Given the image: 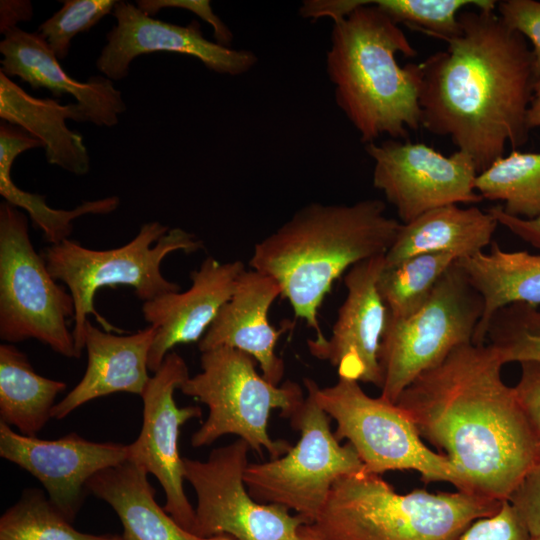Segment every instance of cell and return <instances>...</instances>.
I'll return each mask as SVG.
<instances>
[{"label":"cell","mask_w":540,"mask_h":540,"mask_svg":"<svg viewBox=\"0 0 540 540\" xmlns=\"http://www.w3.org/2000/svg\"><path fill=\"white\" fill-rule=\"evenodd\" d=\"M488 343H468L420 374L397 404L455 466L464 492L507 501L540 457V442Z\"/></svg>","instance_id":"obj_1"},{"label":"cell","mask_w":540,"mask_h":540,"mask_svg":"<svg viewBox=\"0 0 540 540\" xmlns=\"http://www.w3.org/2000/svg\"><path fill=\"white\" fill-rule=\"evenodd\" d=\"M495 10H465L448 46L419 63L421 126L449 136L478 173L528 141L526 115L537 79L526 39Z\"/></svg>","instance_id":"obj_2"},{"label":"cell","mask_w":540,"mask_h":540,"mask_svg":"<svg viewBox=\"0 0 540 540\" xmlns=\"http://www.w3.org/2000/svg\"><path fill=\"white\" fill-rule=\"evenodd\" d=\"M385 211L377 199L308 204L255 244L249 265L275 279L294 315L322 338L319 309L333 283L355 264L385 255L398 235L402 223Z\"/></svg>","instance_id":"obj_3"},{"label":"cell","mask_w":540,"mask_h":540,"mask_svg":"<svg viewBox=\"0 0 540 540\" xmlns=\"http://www.w3.org/2000/svg\"><path fill=\"white\" fill-rule=\"evenodd\" d=\"M398 53L417 54L399 24L372 1L334 21L327 73L339 108L365 144L384 134L405 138L421 126V68L400 66Z\"/></svg>","instance_id":"obj_4"},{"label":"cell","mask_w":540,"mask_h":540,"mask_svg":"<svg viewBox=\"0 0 540 540\" xmlns=\"http://www.w3.org/2000/svg\"><path fill=\"white\" fill-rule=\"evenodd\" d=\"M503 501L461 491L400 494L380 475L359 472L336 480L308 527L321 540H459Z\"/></svg>","instance_id":"obj_5"},{"label":"cell","mask_w":540,"mask_h":540,"mask_svg":"<svg viewBox=\"0 0 540 540\" xmlns=\"http://www.w3.org/2000/svg\"><path fill=\"white\" fill-rule=\"evenodd\" d=\"M203 248L195 234L182 228L169 229L158 221L144 223L130 242L114 249H89L71 239L46 247L41 255L49 272L66 285L74 301L72 333L78 352L82 354L84 349V330L90 314L105 331L123 332L95 309L98 289L129 286L143 302L180 291L179 284L161 273L162 261L176 251L192 254Z\"/></svg>","instance_id":"obj_6"},{"label":"cell","mask_w":540,"mask_h":540,"mask_svg":"<svg viewBox=\"0 0 540 540\" xmlns=\"http://www.w3.org/2000/svg\"><path fill=\"white\" fill-rule=\"evenodd\" d=\"M200 361L201 372L189 376L178 389L209 410L191 437L192 447L208 446L233 434L259 454L265 449L271 460L286 454L292 446L269 436V417L278 408L282 417L290 418L305 399L301 387L292 381L281 386L270 383L257 372L256 360L235 348L202 352Z\"/></svg>","instance_id":"obj_7"},{"label":"cell","mask_w":540,"mask_h":540,"mask_svg":"<svg viewBox=\"0 0 540 540\" xmlns=\"http://www.w3.org/2000/svg\"><path fill=\"white\" fill-rule=\"evenodd\" d=\"M75 307L33 247L27 216L0 204V338L4 343L36 339L67 358H80L68 319Z\"/></svg>","instance_id":"obj_8"},{"label":"cell","mask_w":540,"mask_h":540,"mask_svg":"<svg viewBox=\"0 0 540 540\" xmlns=\"http://www.w3.org/2000/svg\"><path fill=\"white\" fill-rule=\"evenodd\" d=\"M318 405L337 423L338 441L347 439L357 452L364 472L417 471L425 483L447 482L464 492L455 466L443 454L428 448L408 415L381 396L366 394L358 381L339 377L320 388L306 378Z\"/></svg>","instance_id":"obj_9"},{"label":"cell","mask_w":540,"mask_h":540,"mask_svg":"<svg viewBox=\"0 0 540 540\" xmlns=\"http://www.w3.org/2000/svg\"><path fill=\"white\" fill-rule=\"evenodd\" d=\"M483 309L481 295L455 260L420 310L405 319L387 316L379 349L380 396L396 403L420 374L472 343Z\"/></svg>","instance_id":"obj_10"},{"label":"cell","mask_w":540,"mask_h":540,"mask_svg":"<svg viewBox=\"0 0 540 540\" xmlns=\"http://www.w3.org/2000/svg\"><path fill=\"white\" fill-rule=\"evenodd\" d=\"M307 396L290 416L299 431L297 444L283 456L249 463L244 482L259 503L293 510L312 524L322 511L331 488L343 476L364 471L350 443L341 445L330 428V416L318 405L304 379Z\"/></svg>","instance_id":"obj_11"},{"label":"cell","mask_w":540,"mask_h":540,"mask_svg":"<svg viewBox=\"0 0 540 540\" xmlns=\"http://www.w3.org/2000/svg\"><path fill=\"white\" fill-rule=\"evenodd\" d=\"M250 445L239 438L213 449L207 460L183 457V475L197 499L192 534L199 539L228 535L236 540H300L307 525L299 515L262 504L246 490Z\"/></svg>","instance_id":"obj_12"},{"label":"cell","mask_w":540,"mask_h":540,"mask_svg":"<svg viewBox=\"0 0 540 540\" xmlns=\"http://www.w3.org/2000/svg\"><path fill=\"white\" fill-rule=\"evenodd\" d=\"M374 161L373 186L382 191L402 224L450 204H476L473 159L457 150L446 156L424 143L389 140L365 146Z\"/></svg>","instance_id":"obj_13"},{"label":"cell","mask_w":540,"mask_h":540,"mask_svg":"<svg viewBox=\"0 0 540 540\" xmlns=\"http://www.w3.org/2000/svg\"><path fill=\"white\" fill-rule=\"evenodd\" d=\"M188 377L185 360L178 353L169 352L141 395L142 428L137 439L128 446L129 461L156 477L165 494L164 509L191 533L195 509L184 491L183 458L178 439L181 426L191 419L201 418L202 409L196 405L178 407L174 399L175 391Z\"/></svg>","instance_id":"obj_14"},{"label":"cell","mask_w":540,"mask_h":540,"mask_svg":"<svg viewBox=\"0 0 540 540\" xmlns=\"http://www.w3.org/2000/svg\"><path fill=\"white\" fill-rule=\"evenodd\" d=\"M112 15L116 24L107 33L106 44L96 61L97 69L112 81L126 78L136 57L155 52L189 55L209 70L231 76L249 71L257 62L251 51L235 50L206 39L195 20L186 26L164 22L123 0H117Z\"/></svg>","instance_id":"obj_15"},{"label":"cell","mask_w":540,"mask_h":540,"mask_svg":"<svg viewBox=\"0 0 540 540\" xmlns=\"http://www.w3.org/2000/svg\"><path fill=\"white\" fill-rule=\"evenodd\" d=\"M0 456L38 479L50 501L73 522L88 480L129 460V446L90 441L74 432L52 440L30 437L0 421Z\"/></svg>","instance_id":"obj_16"},{"label":"cell","mask_w":540,"mask_h":540,"mask_svg":"<svg viewBox=\"0 0 540 540\" xmlns=\"http://www.w3.org/2000/svg\"><path fill=\"white\" fill-rule=\"evenodd\" d=\"M385 255L352 266L344 278L347 294L330 337L307 340L309 353L329 362L341 378L382 386L379 349L387 309L377 280Z\"/></svg>","instance_id":"obj_17"},{"label":"cell","mask_w":540,"mask_h":540,"mask_svg":"<svg viewBox=\"0 0 540 540\" xmlns=\"http://www.w3.org/2000/svg\"><path fill=\"white\" fill-rule=\"evenodd\" d=\"M245 270L240 260L220 262L209 256L190 273L189 289L143 302V317L156 330L148 358L150 372L160 368L175 346L201 340Z\"/></svg>","instance_id":"obj_18"},{"label":"cell","mask_w":540,"mask_h":540,"mask_svg":"<svg viewBox=\"0 0 540 540\" xmlns=\"http://www.w3.org/2000/svg\"><path fill=\"white\" fill-rule=\"evenodd\" d=\"M3 35L0 71L6 76L19 77L34 90L48 89L55 97L72 95L77 100L83 122L100 127L118 124L126 103L112 80L103 75L91 76L86 82L72 78L37 32H26L17 26Z\"/></svg>","instance_id":"obj_19"},{"label":"cell","mask_w":540,"mask_h":540,"mask_svg":"<svg viewBox=\"0 0 540 540\" xmlns=\"http://www.w3.org/2000/svg\"><path fill=\"white\" fill-rule=\"evenodd\" d=\"M278 296L281 289L275 279L254 269L245 270L232 296L198 342L200 352L219 347L241 350L256 360L267 381L278 385L285 365L275 348L284 328L276 329L268 318Z\"/></svg>","instance_id":"obj_20"},{"label":"cell","mask_w":540,"mask_h":540,"mask_svg":"<svg viewBox=\"0 0 540 540\" xmlns=\"http://www.w3.org/2000/svg\"><path fill=\"white\" fill-rule=\"evenodd\" d=\"M156 334L152 326L127 335L99 329L88 320L84 330L86 371L78 384L52 409L63 419L81 405L118 392L142 395L149 379L148 358Z\"/></svg>","instance_id":"obj_21"},{"label":"cell","mask_w":540,"mask_h":540,"mask_svg":"<svg viewBox=\"0 0 540 540\" xmlns=\"http://www.w3.org/2000/svg\"><path fill=\"white\" fill-rule=\"evenodd\" d=\"M0 118L40 140L49 164L76 175L88 173L90 157L83 136L66 124L68 119L83 122L76 102L34 97L0 71Z\"/></svg>","instance_id":"obj_22"},{"label":"cell","mask_w":540,"mask_h":540,"mask_svg":"<svg viewBox=\"0 0 540 540\" xmlns=\"http://www.w3.org/2000/svg\"><path fill=\"white\" fill-rule=\"evenodd\" d=\"M498 222L476 206L450 204L432 209L402 224L384 257V267L414 255L445 252L457 259L474 256L492 243Z\"/></svg>","instance_id":"obj_23"},{"label":"cell","mask_w":540,"mask_h":540,"mask_svg":"<svg viewBox=\"0 0 540 540\" xmlns=\"http://www.w3.org/2000/svg\"><path fill=\"white\" fill-rule=\"evenodd\" d=\"M147 475L141 466L127 460L99 471L88 480L86 489L115 511L124 540H200L158 505Z\"/></svg>","instance_id":"obj_24"},{"label":"cell","mask_w":540,"mask_h":540,"mask_svg":"<svg viewBox=\"0 0 540 540\" xmlns=\"http://www.w3.org/2000/svg\"><path fill=\"white\" fill-rule=\"evenodd\" d=\"M456 263L483 299L474 344L486 343L489 322L499 309L514 303L540 304V254L505 251L492 242L489 253L482 251Z\"/></svg>","instance_id":"obj_25"},{"label":"cell","mask_w":540,"mask_h":540,"mask_svg":"<svg viewBox=\"0 0 540 540\" xmlns=\"http://www.w3.org/2000/svg\"><path fill=\"white\" fill-rule=\"evenodd\" d=\"M43 148L37 138L21 127L2 121L0 125V194L6 202L24 209L35 228L51 245L69 239L73 221L87 214L105 215L115 211L120 199L109 196L84 201L71 210L55 209L46 203V197L20 189L12 180L11 170L15 159L24 151Z\"/></svg>","instance_id":"obj_26"},{"label":"cell","mask_w":540,"mask_h":540,"mask_svg":"<svg viewBox=\"0 0 540 540\" xmlns=\"http://www.w3.org/2000/svg\"><path fill=\"white\" fill-rule=\"evenodd\" d=\"M66 383L38 374L27 355L11 343L0 345V417L20 434L36 437L52 418Z\"/></svg>","instance_id":"obj_27"},{"label":"cell","mask_w":540,"mask_h":540,"mask_svg":"<svg viewBox=\"0 0 540 540\" xmlns=\"http://www.w3.org/2000/svg\"><path fill=\"white\" fill-rule=\"evenodd\" d=\"M475 189L482 199L503 201L508 215L540 217V152L513 150L478 173Z\"/></svg>","instance_id":"obj_28"},{"label":"cell","mask_w":540,"mask_h":540,"mask_svg":"<svg viewBox=\"0 0 540 540\" xmlns=\"http://www.w3.org/2000/svg\"><path fill=\"white\" fill-rule=\"evenodd\" d=\"M457 258L445 252L423 253L383 267L377 289L387 316L405 319L420 310L436 284Z\"/></svg>","instance_id":"obj_29"},{"label":"cell","mask_w":540,"mask_h":540,"mask_svg":"<svg viewBox=\"0 0 540 540\" xmlns=\"http://www.w3.org/2000/svg\"><path fill=\"white\" fill-rule=\"evenodd\" d=\"M40 489H25L0 517V540H110L112 535L83 533Z\"/></svg>","instance_id":"obj_30"},{"label":"cell","mask_w":540,"mask_h":540,"mask_svg":"<svg viewBox=\"0 0 540 540\" xmlns=\"http://www.w3.org/2000/svg\"><path fill=\"white\" fill-rule=\"evenodd\" d=\"M505 365L509 362L540 363V310L527 303L499 309L491 318L486 341Z\"/></svg>","instance_id":"obj_31"},{"label":"cell","mask_w":540,"mask_h":540,"mask_svg":"<svg viewBox=\"0 0 540 540\" xmlns=\"http://www.w3.org/2000/svg\"><path fill=\"white\" fill-rule=\"evenodd\" d=\"M397 24H404L431 37L447 41L460 31L458 15L474 6L495 10L493 0H375L372 1Z\"/></svg>","instance_id":"obj_32"},{"label":"cell","mask_w":540,"mask_h":540,"mask_svg":"<svg viewBox=\"0 0 540 540\" xmlns=\"http://www.w3.org/2000/svg\"><path fill=\"white\" fill-rule=\"evenodd\" d=\"M117 0H62L63 6L46 21L37 33L45 39L57 59L64 60L72 39L94 27L112 11Z\"/></svg>","instance_id":"obj_33"},{"label":"cell","mask_w":540,"mask_h":540,"mask_svg":"<svg viewBox=\"0 0 540 540\" xmlns=\"http://www.w3.org/2000/svg\"><path fill=\"white\" fill-rule=\"evenodd\" d=\"M499 17L532 44L534 73L540 76V1L504 0L497 4Z\"/></svg>","instance_id":"obj_34"},{"label":"cell","mask_w":540,"mask_h":540,"mask_svg":"<svg viewBox=\"0 0 540 540\" xmlns=\"http://www.w3.org/2000/svg\"><path fill=\"white\" fill-rule=\"evenodd\" d=\"M530 539V533L509 501H503L501 508L494 515L473 522L459 538V540Z\"/></svg>","instance_id":"obj_35"},{"label":"cell","mask_w":540,"mask_h":540,"mask_svg":"<svg viewBox=\"0 0 540 540\" xmlns=\"http://www.w3.org/2000/svg\"><path fill=\"white\" fill-rule=\"evenodd\" d=\"M531 537L540 536V457L507 500Z\"/></svg>","instance_id":"obj_36"},{"label":"cell","mask_w":540,"mask_h":540,"mask_svg":"<svg viewBox=\"0 0 540 540\" xmlns=\"http://www.w3.org/2000/svg\"><path fill=\"white\" fill-rule=\"evenodd\" d=\"M136 6L144 14L153 17L165 8L189 10L213 27V36L220 45L229 47L232 33L221 19L213 12L207 0H138Z\"/></svg>","instance_id":"obj_37"},{"label":"cell","mask_w":540,"mask_h":540,"mask_svg":"<svg viewBox=\"0 0 540 540\" xmlns=\"http://www.w3.org/2000/svg\"><path fill=\"white\" fill-rule=\"evenodd\" d=\"M521 364V376L514 387L521 406L540 442V363Z\"/></svg>","instance_id":"obj_38"},{"label":"cell","mask_w":540,"mask_h":540,"mask_svg":"<svg viewBox=\"0 0 540 540\" xmlns=\"http://www.w3.org/2000/svg\"><path fill=\"white\" fill-rule=\"evenodd\" d=\"M488 211L499 225L504 226L515 236L540 250V217L535 219L514 217L505 213L501 205L493 206Z\"/></svg>","instance_id":"obj_39"},{"label":"cell","mask_w":540,"mask_h":540,"mask_svg":"<svg viewBox=\"0 0 540 540\" xmlns=\"http://www.w3.org/2000/svg\"><path fill=\"white\" fill-rule=\"evenodd\" d=\"M33 9L30 1L2 0L0 2V32L5 33L18 22L30 21Z\"/></svg>","instance_id":"obj_40"},{"label":"cell","mask_w":540,"mask_h":540,"mask_svg":"<svg viewBox=\"0 0 540 540\" xmlns=\"http://www.w3.org/2000/svg\"><path fill=\"white\" fill-rule=\"evenodd\" d=\"M526 124L529 130L540 128V76L533 85L532 98L526 115Z\"/></svg>","instance_id":"obj_41"},{"label":"cell","mask_w":540,"mask_h":540,"mask_svg":"<svg viewBox=\"0 0 540 540\" xmlns=\"http://www.w3.org/2000/svg\"><path fill=\"white\" fill-rule=\"evenodd\" d=\"M300 540H321L319 539L308 527V525H303L300 529Z\"/></svg>","instance_id":"obj_42"},{"label":"cell","mask_w":540,"mask_h":540,"mask_svg":"<svg viewBox=\"0 0 540 540\" xmlns=\"http://www.w3.org/2000/svg\"><path fill=\"white\" fill-rule=\"evenodd\" d=\"M200 540H236V539L228 535H218V536H214L210 538H203Z\"/></svg>","instance_id":"obj_43"},{"label":"cell","mask_w":540,"mask_h":540,"mask_svg":"<svg viewBox=\"0 0 540 540\" xmlns=\"http://www.w3.org/2000/svg\"><path fill=\"white\" fill-rule=\"evenodd\" d=\"M110 540H124V538L119 535H112Z\"/></svg>","instance_id":"obj_44"},{"label":"cell","mask_w":540,"mask_h":540,"mask_svg":"<svg viewBox=\"0 0 540 540\" xmlns=\"http://www.w3.org/2000/svg\"><path fill=\"white\" fill-rule=\"evenodd\" d=\"M530 540H540V536H536V537H531Z\"/></svg>","instance_id":"obj_45"}]
</instances>
